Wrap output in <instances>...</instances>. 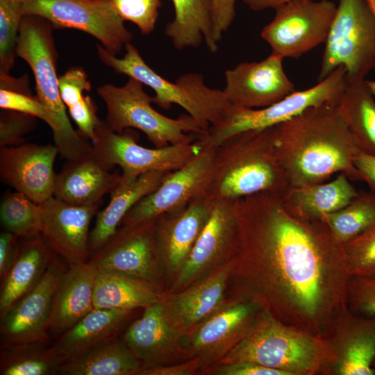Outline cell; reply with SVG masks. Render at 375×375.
Instances as JSON below:
<instances>
[{
  "label": "cell",
  "mask_w": 375,
  "mask_h": 375,
  "mask_svg": "<svg viewBox=\"0 0 375 375\" xmlns=\"http://www.w3.org/2000/svg\"><path fill=\"white\" fill-rule=\"evenodd\" d=\"M144 85L130 78L122 86L104 84L97 90L106 106L104 120L114 132L128 128L143 132L156 148L194 142L203 131L189 115L171 118L156 111Z\"/></svg>",
  "instance_id": "obj_7"
},
{
  "label": "cell",
  "mask_w": 375,
  "mask_h": 375,
  "mask_svg": "<svg viewBox=\"0 0 375 375\" xmlns=\"http://www.w3.org/2000/svg\"><path fill=\"white\" fill-rule=\"evenodd\" d=\"M221 364L249 361L286 375H333L336 356L326 335L287 325L260 309Z\"/></svg>",
  "instance_id": "obj_3"
},
{
  "label": "cell",
  "mask_w": 375,
  "mask_h": 375,
  "mask_svg": "<svg viewBox=\"0 0 375 375\" xmlns=\"http://www.w3.org/2000/svg\"><path fill=\"white\" fill-rule=\"evenodd\" d=\"M157 221L158 217L122 225L88 262L98 270L134 277L156 288L160 262Z\"/></svg>",
  "instance_id": "obj_14"
},
{
  "label": "cell",
  "mask_w": 375,
  "mask_h": 375,
  "mask_svg": "<svg viewBox=\"0 0 375 375\" xmlns=\"http://www.w3.org/2000/svg\"><path fill=\"white\" fill-rule=\"evenodd\" d=\"M290 188L277 160L274 126L232 135L215 147L210 194L237 200L260 192L283 193Z\"/></svg>",
  "instance_id": "obj_4"
},
{
  "label": "cell",
  "mask_w": 375,
  "mask_h": 375,
  "mask_svg": "<svg viewBox=\"0 0 375 375\" xmlns=\"http://www.w3.org/2000/svg\"><path fill=\"white\" fill-rule=\"evenodd\" d=\"M336 106L359 150L375 155V99L365 81L348 83Z\"/></svg>",
  "instance_id": "obj_34"
},
{
  "label": "cell",
  "mask_w": 375,
  "mask_h": 375,
  "mask_svg": "<svg viewBox=\"0 0 375 375\" xmlns=\"http://www.w3.org/2000/svg\"><path fill=\"white\" fill-rule=\"evenodd\" d=\"M347 83L346 69L340 66L313 87L294 91L271 106L258 109L233 107L224 125L199 135L197 140L203 144L217 147L232 135L278 125L310 107L324 103L337 105Z\"/></svg>",
  "instance_id": "obj_9"
},
{
  "label": "cell",
  "mask_w": 375,
  "mask_h": 375,
  "mask_svg": "<svg viewBox=\"0 0 375 375\" xmlns=\"http://www.w3.org/2000/svg\"><path fill=\"white\" fill-rule=\"evenodd\" d=\"M133 310L94 308L58 337L52 346L62 363L118 336Z\"/></svg>",
  "instance_id": "obj_27"
},
{
  "label": "cell",
  "mask_w": 375,
  "mask_h": 375,
  "mask_svg": "<svg viewBox=\"0 0 375 375\" xmlns=\"http://www.w3.org/2000/svg\"><path fill=\"white\" fill-rule=\"evenodd\" d=\"M62 364L49 343L20 344L1 348V375L59 374Z\"/></svg>",
  "instance_id": "obj_35"
},
{
  "label": "cell",
  "mask_w": 375,
  "mask_h": 375,
  "mask_svg": "<svg viewBox=\"0 0 375 375\" xmlns=\"http://www.w3.org/2000/svg\"><path fill=\"white\" fill-rule=\"evenodd\" d=\"M124 21L135 24L142 33L153 31L162 0H111Z\"/></svg>",
  "instance_id": "obj_40"
},
{
  "label": "cell",
  "mask_w": 375,
  "mask_h": 375,
  "mask_svg": "<svg viewBox=\"0 0 375 375\" xmlns=\"http://www.w3.org/2000/svg\"><path fill=\"white\" fill-rule=\"evenodd\" d=\"M98 273L89 262L69 265L53 295L49 333L59 336L94 309V292Z\"/></svg>",
  "instance_id": "obj_24"
},
{
  "label": "cell",
  "mask_w": 375,
  "mask_h": 375,
  "mask_svg": "<svg viewBox=\"0 0 375 375\" xmlns=\"http://www.w3.org/2000/svg\"><path fill=\"white\" fill-rule=\"evenodd\" d=\"M214 201L215 199L208 193L179 211L158 217L160 262L178 272L204 227Z\"/></svg>",
  "instance_id": "obj_23"
},
{
  "label": "cell",
  "mask_w": 375,
  "mask_h": 375,
  "mask_svg": "<svg viewBox=\"0 0 375 375\" xmlns=\"http://www.w3.org/2000/svg\"><path fill=\"white\" fill-rule=\"evenodd\" d=\"M251 10L261 11L269 8L275 9L278 6L292 0H242ZM375 10V0H369Z\"/></svg>",
  "instance_id": "obj_52"
},
{
  "label": "cell",
  "mask_w": 375,
  "mask_h": 375,
  "mask_svg": "<svg viewBox=\"0 0 375 375\" xmlns=\"http://www.w3.org/2000/svg\"><path fill=\"white\" fill-rule=\"evenodd\" d=\"M201 144L199 153L182 167L169 172L156 190L134 205L121 224H133L176 212L209 193L214 174L215 147Z\"/></svg>",
  "instance_id": "obj_13"
},
{
  "label": "cell",
  "mask_w": 375,
  "mask_h": 375,
  "mask_svg": "<svg viewBox=\"0 0 375 375\" xmlns=\"http://www.w3.org/2000/svg\"><path fill=\"white\" fill-rule=\"evenodd\" d=\"M1 89L31 94L26 76L22 78L12 77L9 74H0Z\"/></svg>",
  "instance_id": "obj_51"
},
{
  "label": "cell",
  "mask_w": 375,
  "mask_h": 375,
  "mask_svg": "<svg viewBox=\"0 0 375 375\" xmlns=\"http://www.w3.org/2000/svg\"><path fill=\"white\" fill-rule=\"evenodd\" d=\"M17 236L4 231L0 234V279L3 280L16 262L21 242Z\"/></svg>",
  "instance_id": "obj_47"
},
{
  "label": "cell",
  "mask_w": 375,
  "mask_h": 375,
  "mask_svg": "<svg viewBox=\"0 0 375 375\" xmlns=\"http://www.w3.org/2000/svg\"><path fill=\"white\" fill-rule=\"evenodd\" d=\"M365 83L372 94L375 97V80H365Z\"/></svg>",
  "instance_id": "obj_53"
},
{
  "label": "cell",
  "mask_w": 375,
  "mask_h": 375,
  "mask_svg": "<svg viewBox=\"0 0 375 375\" xmlns=\"http://www.w3.org/2000/svg\"><path fill=\"white\" fill-rule=\"evenodd\" d=\"M142 367L124 339L119 337L61 365L60 375H133Z\"/></svg>",
  "instance_id": "obj_33"
},
{
  "label": "cell",
  "mask_w": 375,
  "mask_h": 375,
  "mask_svg": "<svg viewBox=\"0 0 375 375\" xmlns=\"http://www.w3.org/2000/svg\"><path fill=\"white\" fill-rule=\"evenodd\" d=\"M0 108L39 118L49 126L53 133L57 131L54 117L36 96L0 89Z\"/></svg>",
  "instance_id": "obj_43"
},
{
  "label": "cell",
  "mask_w": 375,
  "mask_h": 375,
  "mask_svg": "<svg viewBox=\"0 0 375 375\" xmlns=\"http://www.w3.org/2000/svg\"><path fill=\"white\" fill-rule=\"evenodd\" d=\"M215 374L220 375H286L280 370L249 361L222 364L216 369Z\"/></svg>",
  "instance_id": "obj_48"
},
{
  "label": "cell",
  "mask_w": 375,
  "mask_h": 375,
  "mask_svg": "<svg viewBox=\"0 0 375 375\" xmlns=\"http://www.w3.org/2000/svg\"><path fill=\"white\" fill-rule=\"evenodd\" d=\"M230 269L224 267L190 288L162 300L165 314L176 329L190 331L221 306Z\"/></svg>",
  "instance_id": "obj_26"
},
{
  "label": "cell",
  "mask_w": 375,
  "mask_h": 375,
  "mask_svg": "<svg viewBox=\"0 0 375 375\" xmlns=\"http://www.w3.org/2000/svg\"><path fill=\"white\" fill-rule=\"evenodd\" d=\"M342 66L348 83L375 69V10L369 0H340L322 57L319 81Z\"/></svg>",
  "instance_id": "obj_8"
},
{
  "label": "cell",
  "mask_w": 375,
  "mask_h": 375,
  "mask_svg": "<svg viewBox=\"0 0 375 375\" xmlns=\"http://www.w3.org/2000/svg\"><path fill=\"white\" fill-rule=\"evenodd\" d=\"M260 33L272 53L298 58L326 42L337 11L329 0H292L275 8Z\"/></svg>",
  "instance_id": "obj_12"
},
{
  "label": "cell",
  "mask_w": 375,
  "mask_h": 375,
  "mask_svg": "<svg viewBox=\"0 0 375 375\" xmlns=\"http://www.w3.org/2000/svg\"><path fill=\"white\" fill-rule=\"evenodd\" d=\"M66 269L54 257L38 285L1 317V346L49 343L54 293Z\"/></svg>",
  "instance_id": "obj_15"
},
{
  "label": "cell",
  "mask_w": 375,
  "mask_h": 375,
  "mask_svg": "<svg viewBox=\"0 0 375 375\" xmlns=\"http://www.w3.org/2000/svg\"><path fill=\"white\" fill-rule=\"evenodd\" d=\"M92 143L95 153L111 169L121 167L120 184H126L150 172H171L178 169L193 158L202 149L196 139L188 144L147 148L138 143V133L132 128L121 133L110 130L100 119Z\"/></svg>",
  "instance_id": "obj_10"
},
{
  "label": "cell",
  "mask_w": 375,
  "mask_h": 375,
  "mask_svg": "<svg viewBox=\"0 0 375 375\" xmlns=\"http://www.w3.org/2000/svg\"><path fill=\"white\" fill-rule=\"evenodd\" d=\"M112 169L94 152L77 159L67 160L56 174L53 196L76 206H89L103 202L121 183V174Z\"/></svg>",
  "instance_id": "obj_22"
},
{
  "label": "cell",
  "mask_w": 375,
  "mask_h": 375,
  "mask_svg": "<svg viewBox=\"0 0 375 375\" xmlns=\"http://www.w3.org/2000/svg\"><path fill=\"white\" fill-rule=\"evenodd\" d=\"M157 289L127 275L98 270L94 292V308L133 310L158 301Z\"/></svg>",
  "instance_id": "obj_31"
},
{
  "label": "cell",
  "mask_w": 375,
  "mask_h": 375,
  "mask_svg": "<svg viewBox=\"0 0 375 375\" xmlns=\"http://www.w3.org/2000/svg\"><path fill=\"white\" fill-rule=\"evenodd\" d=\"M354 165L371 190L375 191V155L358 151L354 158Z\"/></svg>",
  "instance_id": "obj_50"
},
{
  "label": "cell",
  "mask_w": 375,
  "mask_h": 375,
  "mask_svg": "<svg viewBox=\"0 0 375 375\" xmlns=\"http://www.w3.org/2000/svg\"><path fill=\"white\" fill-rule=\"evenodd\" d=\"M1 223L5 231L19 238L40 235L41 215L38 204L22 192L8 191L0 205Z\"/></svg>",
  "instance_id": "obj_37"
},
{
  "label": "cell",
  "mask_w": 375,
  "mask_h": 375,
  "mask_svg": "<svg viewBox=\"0 0 375 375\" xmlns=\"http://www.w3.org/2000/svg\"><path fill=\"white\" fill-rule=\"evenodd\" d=\"M22 0H0V74H9L15 64Z\"/></svg>",
  "instance_id": "obj_38"
},
{
  "label": "cell",
  "mask_w": 375,
  "mask_h": 375,
  "mask_svg": "<svg viewBox=\"0 0 375 375\" xmlns=\"http://www.w3.org/2000/svg\"><path fill=\"white\" fill-rule=\"evenodd\" d=\"M169 173L150 172L128 183L119 184L110 194L109 203L96 215L89 238L90 254L99 250L113 237L131 208L156 190Z\"/></svg>",
  "instance_id": "obj_29"
},
{
  "label": "cell",
  "mask_w": 375,
  "mask_h": 375,
  "mask_svg": "<svg viewBox=\"0 0 375 375\" xmlns=\"http://www.w3.org/2000/svg\"><path fill=\"white\" fill-rule=\"evenodd\" d=\"M126 53L118 58L97 45L101 61L117 73L135 78L155 92L152 101L164 110L173 104L183 108L206 133L209 129L224 125L233 110L223 90L210 88L204 76L190 72L181 75L174 81H169L151 68L131 43L126 47Z\"/></svg>",
  "instance_id": "obj_5"
},
{
  "label": "cell",
  "mask_w": 375,
  "mask_h": 375,
  "mask_svg": "<svg viewBox=\"0 0 375 375\" xmlns=\"http://www.w3.org/2000/svg\"><path fill=\"white\" fill-rule=\"evenodd\" d=\"M35 117L15 110L1 109L0 113V147L24 144L25 136L35 126Z\"/></svg>",
  "instance_id": "obj_42"
},
{
  "label": "cell",
  "mask_w": 375,
  "mask_h": 375,
  "mask_svg": "<svg viewBox=\"0 0 375 375\" xmlns=\"http://www.w3.org/2000/svg\"><path fill=\"white\" fill-rule=\"evenodd\" d=\"M169 321L160 299L144 308L126 330L123 339L142 367L161 365L178 344L181 334Z\"/></svg>",
  "instance_id": "obj_25"
},
{
  "label": "cell",
  "mask_w": 375,
  "mask_h": 375,
  "mask_svg": "<svg viewBox=\"0 0 375 375\" xmlns=\"http://www.w3.org/2000/svg\"><path fill=\"white\" fill-rule=\"evenodd\" d=\"M260 309L249 300L221 306L190 330L183 343L199 358L200 367L203 361L221 360L242 338Z\"/></svg>",
  "instance_id": "obj_20"
},
{
  "label": "cell",
  "mask_w": 375,
  "mask_h": 375,
  "mask_svg": "<svg viewBox=\"0 0 375 375\" xmlns=\"http://www.w3.org/2000/svg\"><path fill=\"white\" fill-rule=\"evenodd\" d=\"M200 367L199 358L171 366L156 365L142 367L137 375H190L194 374Z\"/></svg>",
  "instance_id": "obj_49"
},
{
  "label": "cell",
  "mask_w": 375,
  "mask_h": 375,
  "mask_svg": "<svg viewBox=\"0 0 375 375\" xmlns=\"http://www.w3.org/2000/svg\"><path fill=\"white\" fill-rule=\"evenodd\" d=\"M54 255L41 234L23 238L16 262L1 281L0 317L38 285Z\"/></svg>",
  "instance_id": "obj_28"
},
{
  "label": "cell",
  "mask_w": 375,
  "mask_h": 375,
  "mask_svg": "<svg viewBox=\"0 0 375 375\" xmlns=\"http://www.w3.org/2000/svg\"><path fill=\"white\" fill-rule=\"evenodd\" d=\"M358 192L347 176L340 173L331 182L290 188L283 195L288 203L301 214L322 219L346 206Z\"/></svg>",
  "instance_id": "obj_32"
},
{
  "label": "cell",
  "mask_w": 375,
  "mask_h": 375,
  "mask_svg": "<svg viewBox=\"0 0 375 375\" xmlns=\"http://www.w3.org/2000/svg\"><path fill=\"white\" fill-rule=\"evenodd\" d=\"M71 118L78 128V132L91 143L96 139L95 130L100 120L97 116V107L89 95L67 108Z\"/></svg>",
  "instance_id": "obj_45"
},
{
  "label": "cell",
  "mask_w": 375,
  "mask_h": 375,
  "mask_svg": "<svg viewBox=\"0 0 375 375\" xmlns=\"http://www.w3.org/2000/svg\"><path fill=\"white\" fill-rule=\"evenodd\" d=\"M343 248L350 276H375V226Z\"/></svg>",
  "instance_id": "obj_39"
},
{
  "label": "cell",
  "mask_w": 375,
  "mask_h": 375,
  "mask_svg": "<svg viewBox=\"0 0 375 375\" xmlns=\"http://www.w3.org/2000/svg\"><path fill=\"white\" fill-rule=\"evenodd\" d=\"M348 308L356 315L375 316V276H350L348 290Z\"/></svg>",
  "instance_id": "obj_41"
},
{
  "label": "cell",
  "mask_w": 375,
  "mask_h": 375,
  "mask_svg": "<svg viewBox=\"0 0 375 375\" xmlns=\"http://www.w3.org/2000/svg\"><path fill=\"white\" fill-rule=\"evenodd\" d=\"M174 15L165 28V35L178 50L199 47L204 42L216 52L219 44L214 33L210 0H172Z\"/></svg>",
  "instance_id": "obj_30"
},
{
  "label": "cell",
  "mask_w": 375,
  "mask_h": 375,
  "mask_svg": "<svg viewBox=\"0 0 375 375\" xmlns=\"http://www.w3.org/2000/svg\"><path fill=\"white\" fill-rule=\"evenodd\" d=\"M342 245L375 226V191L359 190L342 209L322 219Z\"/></svg>",
  "instance_id": "obj_36"
},
{
  "label": "cell",
  "mask_w": 375,
  "mask_h": 375,
  "mask_svg": "<svg viewBox=\"0 0 375 375\" xmlns=\"http://www.w3.org/2000/svg\"><path fill=\"white\" fill-rule=\"evenodd\" d=\"M274 146L290 188L323 183L337 172L362 181L353 162L359 149L335 104L310 107L274 126Z\"/></svg>",
  "instance_id": "obj_2"
},
{
  "label": "cell",
  "mask_w": 375,
  "mask_h": 375,
  "mask_svg": "<svg viewBox=\"0 0 375 375\" xmlns=\"http://www.w3.org/2000/svg\"><path fill=\"white\" fill-rule=\"evenodd\" d=\"M236 202L215 199L204 227L178 272V285H189L222 258L233 256L238 235Z\"/></svg>",
  "instance_id": "obj_19"
},
{
  "label": "cell",
  "mask_w": 375,
  "mask_h": 375,
  "mask_svg": "<svg viewBox=\"0 0 375 375\" xmlns=\"http://www.w3.org/2000/svg\"><path fill=\"white\" fill-rule=\"evenodd\" d=\"M336 356L333 375L375 374V316L343 311L326 334Z\"/></svg>",
  "instance_id": "obj_21"
},
{
  "label": "cell",
  "mask_w": 375,
  "mask_h": 375,
  "mask_svg": "<svg viewBox=\"0 0 375 375\" xmlns=\"http://www.w3.org/2000/svg\"><path fill=\"white\" fill-rule=\"evenodd\" d=\"M22 13L42 17L53 28L83 31L115 56L133 37L111 0H22Z\"/></svg>",
  "instance_id": "obj_11"
},
{
  "label": "cell",
  "mask_w": 375,
  "mask_h": 375,
  "mask_svg": "<svg viewBox=\"0 0 375 375\" xmlns=\"http://www.w3.org/2000/svg\"><path fill=\"white\" fill-rule=\"evenodd\" d=\"M61 99L67 108L74 105L85 95L84 92L91 89V84L85 70L80 67L69 69L58 77Z\"/></svg>",
  "instance_id": "obj_44"
},
{
  "label": "cell",
  "mask_w": 375,
  "mask_h": 375,
  "mask_svg": "<svg viewBox=\"0 0 375 375\" xmlns=\"http://www.w3.org/2000/svg\"><path fill=\"white\" fill-rule=\"evenodd\" d=\"M55 144L0 147V176L17 192L40 204L53 197L56 174Z\"/></svg>",
  "instance_id": "obj_18"
},
{
  "label": "cell",
  "mask_w": 375,
  "mask_h": 375,
  "mask_svg": "<svg viewBox=\"0 0 375 375\" xmlns=\"http://www.w3.org/2000/svg\"><path fill=\"white\" fill-rule=\"evenodd\" d=\"M238 235L231 258L249 301L289 326L326 335L348 308L343 245L322 219L292 207L283 193L237 200Z\"/></svg>",
  "instance_id": "obj_1"
},
{
  "label": "cell",
  "mask_w": 375,
  "mask_h": 375,
  "mask_svg": "<svg viewBox=\"0 0 375 375\" xmlns=\"http://www.w3.org/2000/svg\"><path fill=\"white\" fill-rule=\"evenodd\" d=\"M53 26L35 15L22 17L17 42V56L31 67L36 83V97L55 118L57 131L53 133L59 154L67 160L81 158L92 149V144L72 127L59 90L56 74L57 51Z\"/></svg>",
  "instance_id": "obj_6"
},
{
  "label": "cell",
  "mask_w": 375,
  "mask_h": 375,
  "mask_svg": "<svg viewBox=\"0 0 375 375\" xmlns=\"http://www.w3.org/2000/svg\"><path fill=\"white\" fill-rule=\"evenodd\" d=\"M283 60L272 53L261 61L242 62L226 69L223 91L230 103L237 108H262L296 91L284 71Z\"/></svg>",
  "instance_id": "obj_16"
},
{
  "label": "cell",
  "mask_w": 375,
  "mask_h": 375,
  "mask_svg": "<svg viewBox=\"0 0 375 375\" xmlns=\"http://www.w3.org/2000/svg\"><path fill=\"white\" fill-rule=\"evenodd\" d=\"M101 203L76 206L53 196L40 204V234L52 251L68 265L88 261L90 225Z\"/></svg>",
  "instance_id": "obj_17"
},
{
  "label": "cell",
  "mask_w": 375,
  "mask_h": 375,
  "mask_svg": "<svg viewBox=\"0 0 375 375\" xmlns=\"http://www.w3.org/2000/svg\"><path fill=\"white\" fill-rule=\"evenodd\" d=\"M210 1L215 38L219 44L234 20L236 0H210Z\"/></svg>",
  "instance_id": "obj_46"
}]
</instances>
